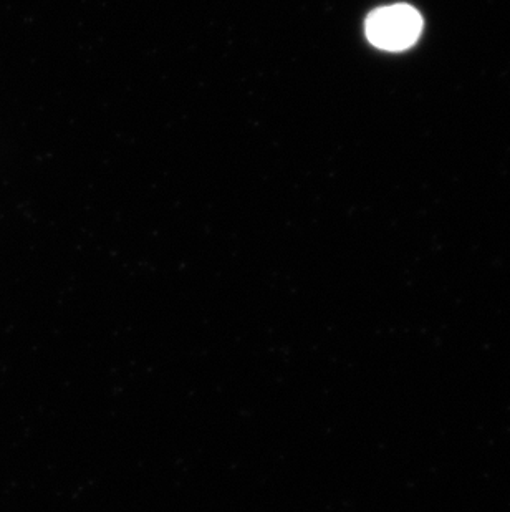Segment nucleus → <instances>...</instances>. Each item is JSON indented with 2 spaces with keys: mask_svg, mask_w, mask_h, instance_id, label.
<instances>
[{
  "mask_svg": "<svg viewBox=\"0 0 510 512\" xmlns=\"http://www.w3.org/2000/svg\"><path fill=\"white\" fill-rule=\"evenodd\" d=\"M365 30L368 40L378 49L400 52L416 44L423 19L411 5H390L371 12Z\"/></svg>",
  "mask_w": 510,
  "mask_h": 512,
  "instance_id": "f257e3e1",
  "label": "nucleus"
}]
</instances>
